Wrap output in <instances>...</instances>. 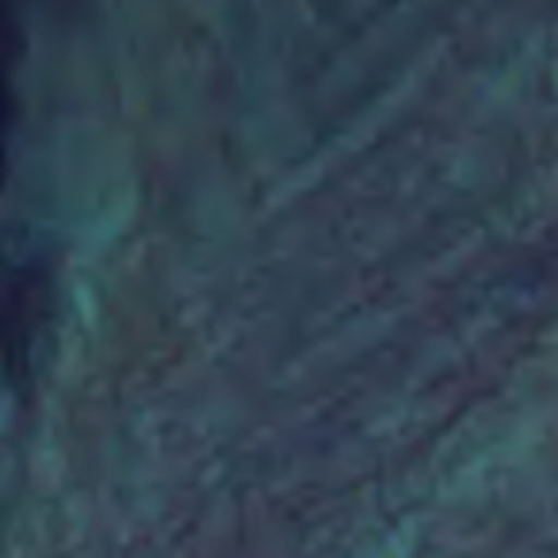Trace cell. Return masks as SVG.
Instances as JSON below:
<instances>
[{
	"label": "cell",
	"instance_id": "cell-1",
	"mask_svg": "<svg viewBox=\"0 0 558 558\" xmlns=\"http://www.w3.org/2000/svg\"><path fill=\"white\" fill-rule=\"evenodd\" d=\"M47 299H50L47 268H39L32 260L20 271L12 268L9 276V383L12 387L24 379V372L32 367L35 352L43 344Z\"/></svg>",
	"mask_w": 558,
	"mask_h": 558
}]
</instances>
